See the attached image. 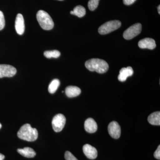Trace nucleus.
<instances>
[{
	"instance_id": "1",
	"label": "nucleus",
	"mask_w": 160,
	"mask_h": 160,
	"mask_svg": "<svg viewBox=\"0 0 160 160\" xmlns=\"http://www.w3.org/2000/svg\"><path fill=\"white\" fill-rule=\"evenodd\" d=\"M85 66L90 71H96L99 73H104L109 69V66L106 61L98 58L88 60L85 63Z\"/></svg>"
},
{
	"instance_id": "2",
	"label": "nucleus",
	"mask_w": 160,
	"mask_h": 160,
	"mask_svg": "<svg viewBox=\"0 0 160 160\" xmlns=\"http://www.w3.org/2000/svg\"><path fill=\"white\" fill-rule=\"evenodd\" d=\"M38 134L37 129L32 128L29 124L23 125L18 132V137L28 142L36 141L37 139Z\"/></svg>"
},
{
	"instance_id": "3",
	"label": "nucleus",
	"mask_w": 160,
	"mask_h": 160,
	"mask_svg": "<svg viewBox=\"0 0 160 160\" xmlns=\"http://www.w3.org/2000/svg\"><path fill=\"white\" fill-rule=\"evenodd\" d=\"M37 19L40 26L43 29L49 30L53 28L54 22L50 15L46 12L42 10L38 11Z\"/></svg>"
},
{
	"instance_id": "4",
	"label": "nucleus",
	"mask_w": 160,
	"mask_h": 160,
	"mask_svg": "<svg viewBox=\"0 0 160 160\" xmlns=\"http://www.w3.org/2000/svg\"><path fill=\"white\" fill-rule=\"evenodd\" d=\"M121 25V22L118 20L109 21L100 26L98 29L99 33L102 35L108 34L119 29Z\"/></svg>"
},
{
	"instance_id": "5",
	"label": "nucleus",
	"mask_w": 160,
	"mask_h": 160,
	"mask_svg": "<svg viewBox=\"0 0 160 160\" xmlns=\"http://www.w3.org/2000/svg\"><path fill=\"white\" fill-rule=\"evenodd\" d=\"M142 29V25L140 23L135 24L124 32L123 37L126 40L132 39L141 33Z\"/></svg>"
},
{
	"instance_id": "6",
	"label": "nucleus",
	"mask_w": 160,
	"mask_h": 160,
	"mask_svg": "<svg viewBox=\"0 0 160 160\" xmlns=\"http://www.w3.org/2000/svg\"><path fill=\"white\" fill-rule=\"evenodd\" d=\"M66 122V118L64 115L59 113L56 115L52 122V128L56 132H60L62 130Z\"/></svg>"
},
{
	"instance_id": "7",
	"label": "nucleus",
	"mask_w": 160,
	"mask_h": 160,
	"mask_svg": "<svg viewBox=\"0 0 160 160\" xmlns=\"http://www.w3.org/2000/svg\"><path fill=\"white\" fill-rule=\"evenodd\" d=\"M17 72V69L13 66L6 64L0 65V78L12 77Z\"/></svg>"
},
{
	"instance_id": "8",
	"label": "nucleus",
	"mask_w": 160,
	"mask_h": 160,
	"mask_svg": "<svg viewBox=\"0 0 160 160\" xmlns=\"http://www.w3.org/2000/svg\"><path fill=\"white\" fill-rule=\"evenodd\" d=\"M108 132L112 138L118 139L121 135V127L117 122H111L108 126Z\"/></svg>"
},
{
	"instance_id": "9",
	"label": "nucleus",
	"mask_w": 160,
	"mask_h": 160,
	"mask_svg": "<svg viewBox=\"0 0 160 160\" xmlns=\"http://www.w3.org/2000/svg\"><path fill=\"white\" fill-rule=\"evenodd\" d=\"M15 28L18 34L22 35L25 32V26L24 18L21 13L18 14L15 23Z\"/></svg>"
},
{
	"instance_id": "10",
	"label": "nucleus",
	"mask_w": 160,
	"mask_h": 160,
	"mask_svg": "<svg viewBox=\"0 0 160 160\" xmlns=\"http://www.w3.org/2000/svg\"><path fill=\"white\" fill-rule=\"evenodd\" d=\"M83 151L84 154L88 158L93 160L97 157V150L94 147L89 144H86L83 146Z\"/></svg>"
},
{
	"instance_id": "11",
	"label": "nucleus",
	"mask_w": 160,
	"mask_h": 160,
	"mask_svg": "<svg viewBox=\"0 0 160 160\" xmlns=\"http://www.w3.org/2000/svg\"><path fill=\"white\" fill-rule=\"evenodd\" d=\"M138 46L141 49H153L156 47L155 41L153 39L146 38L140 40Z\"/></svg>"
},
{
	"instance_id": "12",
	"label": "nucleus",
	"mask_w": 160,
	"mask_h": 160,
	"mask_svg": "<svg viewBox=\"0 0 160 160\" xmlns=\"http://www.w3.org/2000/svg\"><path fill=\"white\" fill-rule=\"evenodd\" d=\"M133 74V70L130 66L123 68L120 70L119 74L118 77V79L120 82L126 81L127 78L131 76Z\"/></svg>"
},
{
	"instance_id": "13",
	"label": "nucleus",
	"mask_w": 160,
	"mask_h": 160,
	"mask_svg": "<svg viewBox=\"0 0 160 160\" xmlns=\"http://www.w3.org/2000/svg\"><path fill=\"white\" fill-rule=\"evenodd\" d=\"M84 127L86 131L89 133H94L98 129L97 124L95 121L91 118H89L86 120Z\"/></svg>"
},
{
	"instance_id": "14",
	"label": "nucleus",
	"mask_w": 160,
	"mask_h": 160,
	"mask_svg": "<svg viewBox=\"0 0 160 160\" xmlns=\"http://www.w3.org/2000/svg\"><path fill=\"white\" fill-rule=\"evenodd\" d=\"M66 94L68 97L74 98L79 95L81 93V90L77 86H69L66 87L65 90Z\"/></svg>"
},
{
	"instance_id": "15",
	"label": "nucleus",
	"mask_w": 160,
	"mask_h": 160,
	"mask_svg": "<svg viewBox=\"0 0 160 160\" xmlns=\"http://www.w3.org/2000/svg\"><path fill=\"white\" fill-rule=\"evenodd\" d=\"M18 152L21 155L27 158H34L36 156L35 152L30 147H25L23 149H18Z\"/></svg>"
},
{
	"instance_id": "16",
	"label": "nucleus",
	"mask_w": 160,
	"mask_h": 160,
	"mask_svg": "<svg viewBox=\"0 0 160 160\" xmlns=\"http://www.w3.org/2000/svg\"><path fill=\"white\" fill-rule=\"evenodd\" d=\"M148 121L150 124L155 126L160 125V112H156L149 115L148 118Z\"/></svg>"
},
{
	"instance_id": "17",
	"label": "nucleus",
	"mask_w": 160,
	"mask_h": 160,
	"mask_svg": "<svg viewBox=\"0 0 160 160\" xmlns=\"http://www.w3.org/2000/svg\"><path fill=\"white\" fill-rule=\"evenodd\" d=\"M60 82L58 79H55L52 80L49 85L48 87V91L49 93L53 94L57 90L58 88L60 86Z\"/></svg>"
},
{
	"instance_id": "18",
	"label": "nucleus",
	"mask_w": 160,
	"mask_h": 160,
	"mask_svg": "<svg viewBox=\"0 0 160 160\" xmlns=\"http://www.w3.org/2000/svg\"><path fill=\"white\" fill-rule=\"evenodd\" d=\"M73 15L77 16L78 17L82 18L86 15V9L82 6H76L73 9Z\"/></svg>"
},
{
	"instance_id": "19",
	"label": "nucleus",
	"mask_w": 160,
	"mask_h": 160,
	"mask_svg": "<svg viewBox=\"0 0 160 160\" xmlns=\"http://www.w3.org/2000/svg\"><path fill=\"white\" fill-rule=\"evenodd\" d=\"M44 55L47 58H58L61 55L59 51L57 50L52 51H46L44 52Z\"/></svg>"
},
{
	"instance_id": "20",
	"label": "nucleus",
	"mask_w": 160,
	"mask_h": 160,
	"mask_svg": "<svg viewBox=\"0 0 160 160\" xmlns=\"http://www.w3.org/2000/svg\"><path fill=\"white\" fill-rule=\"evenodd\" d=\"M100 0H90L88 2V8L91 11L95 10L99 5Z\"/></svg>"
},
{
	"instance_id": "21",
	"label": "nucleus",
	"mask_w": 160,
	"mask_h": 160,
	"mask_svg": "<svg viewBox=\"0 0 160 160\" xmlns=\"http://www.w3.org/2000/svg\"><path fill=\"white\" fill-rule=\"evenodd\" d=\"M5 26V20L2 12L0 10V30H2Z\"/></svg>"
},
{
	"instance_id": "22",
	"label": "nucleus",
	"mask_w": 160,
	"mask_h": 160,
	"mask_svg": "<svg viewBox=\"0 0 160 160\" xmlns=\"http://www.w3.org/2000/svg\"><path fill=\"white\" fill-rule=\"evenodd\" d=\"M65 158L66 160H78L71 152L68 151L65 152Z\"/></svg>"
},
{
	"instance_id": "23",
	"label": "nucleus",
	"mask_w": 160,
	"mask_h": 160,
	"mask_svg": "<svg viewBox=\"0 0 160 160\" xmlns=\"http://www.w3.org/2000/svg\"><path fill=\"white\" fill-rule=\"evenodd\" d=\"M154 157L158 160L160 159V146H158V149L154 153Z\"/></svg>"
},
{
	"instance_id": "24",
	"label": "nucleus",
	"mask_w": 160,
	"mask_h": 160,
	"mask_svg": "<svg viewBox=\"0 0 160 160\" xmlns=\"http://www.w3.org/2000/svg\"><path fill=\"white\" fill-rule=\"evenodd\" d=\"M136 0H123V3L125 5L129 6L133 4Z\"/></svg>"
},
{
	"instance_id": "25",
	"label": "nucleus",
	"mask_w": 160,
	"mask_h": 160,
	"mask_svg": "<svg viewBox=\"0 0 160 160\" xmlns=\"http://www.w3.org/2000/svg\"><path fill=\"white\" fill-rule=\"evenodd\" d=\"M5 156L2 153H0V160H3L5 159Z\"/></svg>"
},
{
	"instance_id": "26",
	"label": "nucleus",
	"mask_w": 160,
	"mask_h": 160,
	"mask_svg": "<svg viewBox=\"0 0 160 160\" xmlns=\"http://www.w3.org/2000/svg\"><path fill=\"white\" fill-rule=\"evenodd\" d=\"M158 12L159 14H160V6H159L158 7Z\"/></svg>"
},
{
	"instance_id": "27",
	"label": "nucleus",
	"mask_w": 160,
	"mask_h": 160,
	"mask_svg": "<svg viewBox=\"0 0 160 160\" xmlns=\"http://www.w3.org/2000/svg\"><path fill=\"white\" fill-rule=\"evenodd\" d=\"M2 124H1V123H0V129H1V128H2Z\"/></svg>"
},
{
	"instance_id": "28",
	"label": "nucleus",
	"mask_w": 160,
	"mask_h": 160,
	"mask_svg": "<svg viewBox=\"0 0 160 160\" xmlns=\"http://www.w3.org/2000/svg\"><path fill=\"white\" fill-rule=\"evenodd\" d=\"M59 1H63V0H59Z\"/></svg>"
}]
</instances>
